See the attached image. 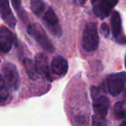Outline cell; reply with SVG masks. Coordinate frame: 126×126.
Here are the masks:
<instances>
[{
    "instance_id": "obj_15",
    "label": "cell",
    "mask_w": 126,
    "mask_h": 126,
    "mask_svg": "<svg viewBox=\"0 0 126 126\" xmlns=\"http://www.w3.org/2000/svg\"><path fill=\"white\" fill-rule=\"evenodd\" d=\"M126 115V107L123 102H118L113 107V116L117 119H122Z\"/></svg>"
},
{
    "instance_id": "obj_21",
    "label": "cell",
    "mask_w": 126,
    "mask_h": 126,
    "mask_svg": "<svg viewBox=\"0 0 126 126\" xmlns=\"http://www.w3.org/2000/svg\"><path fill=\"white\" fill-rule=\"evenodd\" d=\"M77 1H78L79 4L80 5H83L85 4V2H87V0H77Z\"/></svg>"
},
{
    "instance_id": "obj_14",
    "label": "cell",
    "mask_w": 126,
    "mask_h": 126,
    "mask_svg": "<svg viewBox=\"0 0 126 126\" xmlns=\"http://www.w3.org/2000/svg\"><path fill=\"white\" fill-rule=\"evenodd\" d=\"M45 3L43 0H31V9L34 15L39 17L45 9Z\"/></svg>"
},
{
    "instance_id": "obj_23",
    "label": "cell",
    "mask_w": 126,
    "mask_h": 126,
    "mask_svg": "<svg viewBox=\"0 0 126 126\" xmlns=\"http://www.w3.org/2000/svg\"><path fill=\"white\" fill-rule=\"evenodd\" d=\"M99 1V0H91V2L93 4V5H94V4H96V2H98Z\"/></svg>"
},
{
    "instance_id": "obj_12",
    "label": "cell",
    "mask_w": 126,
    "mask_h": 126,
    "mask_svg": "<svg viewBox=\"0 0 126 126\" xmlns=\"http://www.w3.org/2000/svg\"><path fill=\"white\" fill-rule=\"evenodd\" d=\"M110 107V101L105 96H99L94 99L93 109L96 115L105 117Z\"/></svg>"
},
{
    "instance_id": "obj_2",
    "label": "cell",
    "mask_w": 126,
    "mask_h": 126,
    "mask_svg": "<svg viewBox=\"0 0 126 126\" xmlns=\"http://www.w3.org/2000/svg\"><path fill=\"white\" fill-rule=\"evenodd\" d=\"M27 32L46 51L52 53L55 50L53 43L40 25L37 23L30 25L27 28Z\"/></svg>"
},
{
    "instance_id": "obj_20",
    "label": "cell",
    "mask_w": 126,
    "mask_h": 126,
    "mask_svg": "<svg viewBox=\"0 0 126 126\" xmlns=\"http://www.w3.org/2000/svg\"><path fill=\"white\" fill-rule=\"evenodd\" d=\"M99 90L98 88L94 87V86L91 88V97L93 99L99 96Z\"/></svg>"
},
{
    "instance_id": "obj_6",
    "label": "cell",
    "mask_w": 126,
    "mask_h": 126,
    "mask_svg": "<svg viewBox=\"0 0 126 126\" xmlns=\"http://www.w3.org/2000/svg\"><path fill=\"white\" fill-rule=\"evenodd\" d=\"M43 19L46 26L52 33V34L56 36L57 37H60L62 36V31L61 26L59 24L58 17L51 7H49L45 12Z\"/></svg>"
},
{
    "instance_id": "obj_16",
    "label": "cell",
    "mask_w": 126,
    "mask_h": 126,
    "mask_svg": "<svg viewBox=\"0 0 126 126\" xmlns=\"http://www.w3.org/2000/svg\"><path fill=\"white\" fill-rule=\"evenodd\" d=\"M11 2L13 4V7L14 8L17 14L19 16L20 19L24 22H27L28 20V18L26 12L25 11V10L23 9L22 6V1L21 0H11Z\"/></svg>"
},
{
    "instance_id": "obj_19",
    "label": "cell",
    "mask_w": 126,
    "mask_h": 126,
    "mask_svg": "<svg viewBox=\"0 0 126 126\" xmlns=\"http://www.w3.org/2000/svg\"><path fill=\"white\" fill-rule=\"evenodd\" d=\"M100 31L101 33L104 36V37L108 38L110 34V28L109 26L106 23H102L100 27Z\"/></svg>"
},
{
    "instance_id": "obj_17",
    "label": "cell",
    "mask_w": 126,
    "mask_h": 126,
    "mask_svg": "<svg viewBox=\"0 0 126 126\" xmlns=\"http://www.w3.org/2000/svg\"><path fill=\"white\" fill-rule=\"evenodd\" d=\"M9 96V92L3 78V76L0 74V102H5Z\"/></svg>"
},
{
    "instance_id": "obj_25",
    "label": "cell",
    "mask_w": 126,
    "mask_h": 126,
    "mask_svg": "<svg viewBox=\"0 0 126 126\" xmlns=\"http://www.w3.org/2000/svg\"><path fill=\"white\" fill-rule=\"evenodd\" d=\"M125 68H126V56H125Z\"/></svg>"
},
{
    "instance_id": "obj_7",
    "label": "cell",
    "mask_w": 126,
    "mask_h": 126,
    "mask_svg": "<svg viewBox=\"0 0 126 126\" xmlns=\"http://www.w3.org/2000/svg\"><path fill=\"white\" fill-rule=\"evenodd\" d=\"M110 25L113 36L119 44H126V36L122 33V19L120 14L118 11L113 12L110 18Z\"/></svg>"
},
{
    "instance_id": "obj_10",
    "label": "cell",
    "mask_w": 126,
    "mask_h": 126,
    "mask_svg": "<svg viewBox=\"0 0 126 126\" xmlns=\"http://www.w3.org/2000/svg\"><path fill=\"white\" fill-rule=\"evenodd\" d=\"M14 42V38L12 32L5 26L0 27V50L3 53L9 52Z\"/></svg>"
},
{
    "instance_id": "obj_26",
    "label": "cell",
    "mask_w": 126,
    "mask_h": 126,
    "mask_svg": "<svg viewBox=\"0 0 126 126\" xmlns=\"http://www.w3.org/2000/svg\"><path fill=\"white\" fill-rule=\"evenodd\" d=\"M0 61H1V60H0Z\"/></svg>"
},
{
    "instance_id": "obj_11",
    "label": "cell",
    "mask_w": 126,
    "mask_h": 126,
    "mask_svg": "<svg viewBox=\"0 0 126 126\" xmlns=\"http://www.w3.org/2000/svg\"><path fill=\"white\" fill-rule=\"evenodd\" d=\"M51 71L59 77H64L68 71V62L66 59L61 56H54L51 62Z\"/></svg>"
},
{
    "instance_id": "obj_4",
    "label": "cell",
    "mask_w": 126,
    "mask_h": 126,
    "mask_svg": "<svg viewBox=\"0 0 126 126\" xmlns=\"http://www.w3.org/2000/svg\"><path fill=\"white\" fill-rule=\"evenodd\" d=\"M126 83V73L122 71L112 74L107 77V87L109 93L113 96H118L124 89Z\"/></svg>"
},
{
    "instance_id": "obj_13",
    "label": "cell",
    "mask_w": 126,
    "mask_h": 126,
    "mask_svg": "<svg viewBox=\"0 0 126 126\" xmlns=\"http://www.w3.org/2000/svg\"><path fill=\"white\" fill-rule=\"evenodd\" d=\"M24 66L26 71V73L29 78L32 80H36L38 78V73L36 71L34 62L32 59L29 58H25L24 59Z\"/></svg>"
},
{
    "instance_id": "obj_1",
    "label": "cell",
    "mask_w": 126,
    "mask_h": 126,
    "mask_svg": "<svg viewBox=\"0 0 126 126\" xmlns=\"http://www.w3.org/2000/svg\"><path fill=\"white\" fill-rule=\"evenodd\" d=\"M99 37L97 31V25L95 22L86 24L82 39V45L84 50L87 52L96 50L99 46Z\"/></svg>"
},
{
    "instance_id": "obj_9",
    "label": "cell",
    "mask_w": 126,
    "mask_h": 126,
    "mask_svg": "<svg viewBox=\"0 0 126 126\" xmlns=\"http://www.w3.org/2000/svg\"><path fill=\"white\" fill-rule=\"evenodd\" d=\"M0 16L10 28H15L16 19L11 11L8 0H0Z\"/></svg>"
},
{
    "instance_id": "obj_22",
    "label": "cell",
    "mask_w": 126,
    "mask_h": 126,
    "mask_svg": "<svg viewBox=\"0 0 126 126\" xmlns=\"http://www.w3.org/2000/svg\"><path fill=\"white\" fill-rule=\"evenodd\" d=\"M122 97H123V99L125 102H126V88H125L123 93H122Z\"/></svg>"
},
{
    "instance_id": "obj_5",
    "label": "cell",
    "mask_w": 126,
    "mask_h": 126,
    "mask_svg": "<svg viewBox=\"0 0 126 126\" xmlns=\"http://www.w3.org/2000/svg\"><path fill=\"white\" fill-rule=\"evenodd\" d=\"M118 2L119 0H99L94 5V14L100 19H105L110 16L111 11Z\"/></svg>"
},
{
    "instance_id": "obj_18",
    "label": "cell",
    "mask_w": 126,
    "mask_h": 126,
    "mask_svg": "<svg viewBox=\"0 0 126 126\" xmlns=\"http://www.w3.org/2000/svg\"><path fill=\"white\" fill-rule=\"evenodd\" d=\"M107 124L108 122L105 117L96 114L92 116V126H107Z\"/></svg>"
},
{
    "instance_id": "obj_8",
    "label": "cell",
    "mask_w": 126,
    "mask_h": 126,
    "mask_svg": "<svg viewBox=\"0 0 126 126\" xmlns=\"http://www.w3.org/2000/svg\"><path fill=\"white\" fill-rule=\"evenodd\" d=\"M34 65L39 74L45 77L49 80H52L49 66V59L45 53H39L35 56Z\"/></svg>"
},
{
    "instance_id": "obj_3",
    "label": "cell",
    "mask_w": 126,
    "mask_h": 126,
    "mask_svg": "<svg viewBox=\"0 0 126 126\" xmlns=\"http://www.w3.org/2000/svg\"><path fill=\"white\" fill-rule=\"evenodd\" d=\"M3 78L8 87L16 91L19 88L20 78L16 66L11 62H5L2 65Z\"/></svg>"
},
{
    "instance_id": "obj_24",
    "label": "cell",
    "mask_w": 126,
    "mask_h": 126,
    "mask_svg": "<svg viewBox=\"0 0 126 126\" xmlns=\"http://www.w3.org/2000/svg\"><path fill=\"white\" fill-rule=\"evenodd\" d=\"M119 126H126V121H124V122H122Z\"/></svg>"
}]
</instances>
